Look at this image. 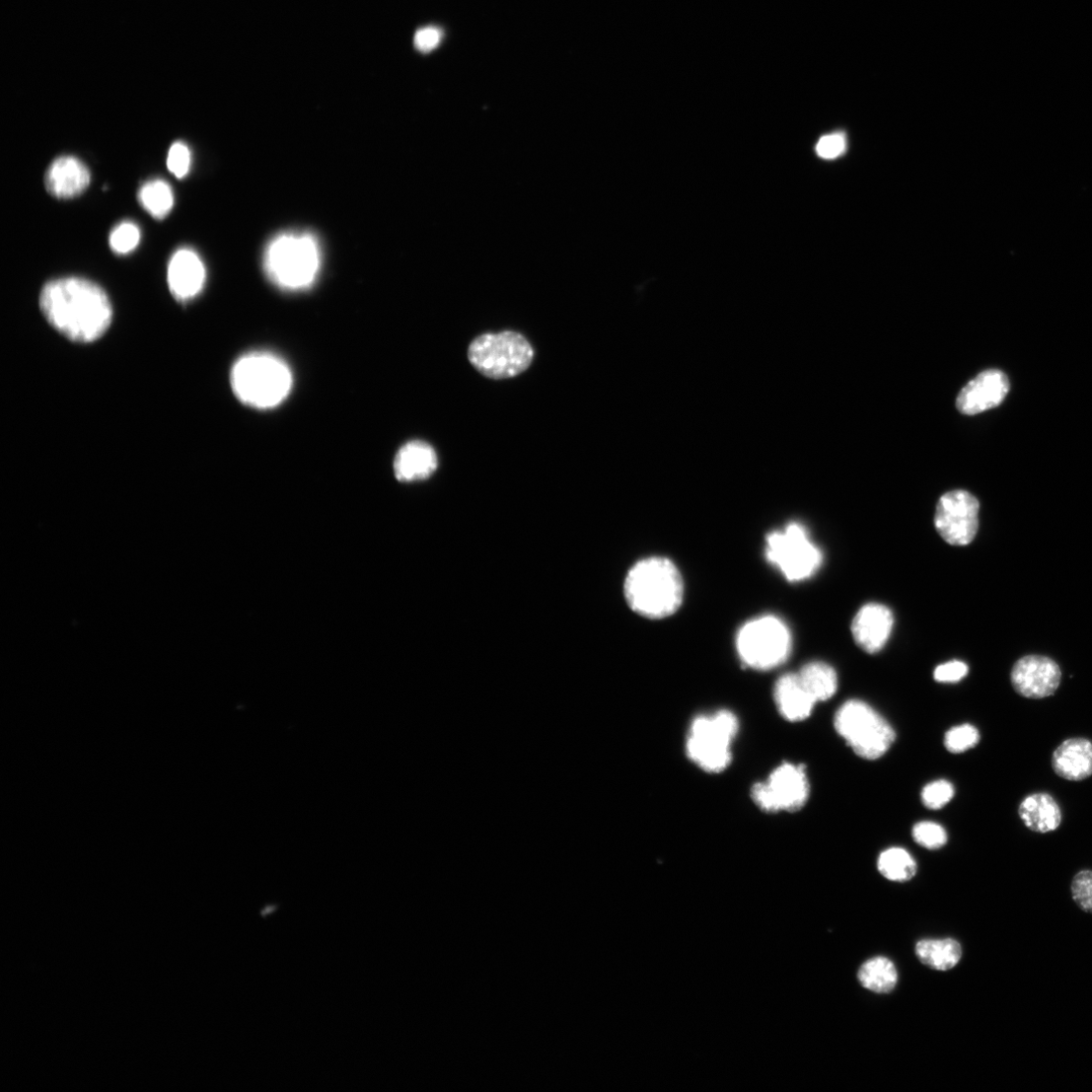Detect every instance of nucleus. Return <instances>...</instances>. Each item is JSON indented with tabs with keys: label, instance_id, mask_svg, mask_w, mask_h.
<instances>
[{
	"label": "nucleus",
	"instance_id": "nucleus-30",
	"mask_svg": "<svg viewBox=\"0 0 1092 1092\" xmlns=\"http://www.w3.org/2000/svg\"><path fill=\"white\" fill-rule=\"evenodd\" d=\"M913 839L921 847L936 850L946 843V833L942 827L932 822H922L913 828Z\"/></svg>",
	"mask_w": 1092,
	"mask_h": 1092
},
{
	"label": "nucleus",
	"instance_id": "nucleus-18",
	"mask_svg": "<svg viewBox=\"0 0 1092 1092\" xmlns=\"http://www.w3.org/2000/svg\"><path fill=\"white\" fill-rule=\"evenodd\" d=\"M1017 813L1026 828L1037 834L1057 831L1063 820L1057 800L1047 792L1027 795L1019 804Z\"/></svg>",
	"mask_w": 1092,
	"mask_h": 1092
},
{
	"label": "nucleus",
	"instance_id": "nucleus-26",
	"mask_svg": "<svg viewBox=\"0 0 1092 1092\" xmlns=\"http://www.w3.org/2000/svg\"><path fill=\"white\" fill-rule=\"evenodd\" d=\"M980 742L977 728L971 724L955 726L946 733L944 746L951 753L959 754L975 748Z\"/></svg>",
	"mask_w": 1092,
	"mask_h": 1092
},
{
	"label": "nucleus",
	"instance_id": "nucleus-28",
	"mask_svg": "<svg viewBox=\"0 0 1092 1092\" xmlns=\"http://www.w3.org/2000/svg\"><path fill=\"white\" fill-rule=\"evenodd\" d=\"M1071 896L1075 905L1092 914V870L1077 872L1071 882Z\"/></svg>",
	"mask_w": 1092,
	"mask_h": 1092
},
{
	"label": "nucleus",
	"instance_id": "nucleus-21",
	"mask_svg": "<svg viewBox=\"0 0 1092 1092\" xmlns=\"http://www.w3.org/2000/svg\"><path fill=\"white\" fill-rule=\"evenodd\" d=\"M918 960L936 971H948L958 965L962 958V946L954 938L921 939L915 945Z\"/></svg>",
	"mask_w": 1092,
	"mask_h": 1092
},
{
	"label": "nucleus",
	"instance_id": "nucleus-20",
	"mask_svg": "<svg viewBox=\"0 0 1092 1092\" xmlns=\"http://www.w3.org/2000/svg\"><path fill=\"white\" fill-rule=\"evenodd\" d=\"M774 696L781 715L792 722L809 718L817 703L798 674L782 676L776 683Z\"/></svg>",
	"mask_w": 1092,
	"mask_h": 1092
},
{
	"label": "nucleus",
	"instance_id": "nucleus-22",
	"mask_svg": "<svg viewBox=\"0 0 1092 1092\" xmlns=\"http://www.w3.org/2000/svg\"><path fill=\"white\" fill-rule=\"evenodd\" d=\"M858 980L867 990L878 994H889L898 985L899 973L892 960L879 956L866 961L860 967Z\"/></svg>",
	"mask_w": 1092,
	"mask_h": 1092
},
{
	"label": "nucleus",
	"instance_id": "nucleus-17",
	"mask_svg": "<svg viewBox=\"0 0 1092 1092\" xmlns=\"http://www.w3.org/2000/svg\"><path fill=\"white\" fill-rule=\"evenodd\" d=\"M1054 773L1067 781L1080 782L1092 776V742L1085 738L1063 741L1053 752Z\"/></svg>",
	"mask_w": 1092,
	"mask_h": 1092
},
{
	"label": "nucleus",
	"instance_id": "nucleus-11",
	"mask_svg": "<svg viewBox=\"0 0 1092 1092\" xmlns=\"http://www.w3.org/2000/svg\"><path fill=\"white\" fill-rule=\"evenodd\" d=\"M979 509L978 500L966 491L945 493L936 505V532L949 545L964 546L971 544L978 532Z\"/></svg>",
	"mask_w": 1092,
	"mask_h": 1092
},
{
	"label": "nucleus",
	"instance_id": "nucleus-15",
	"mask_svg": "<svg viewBox=\"0 0 1092 1092\" xmlns=\"http://www.w3.org/2000/svg\"><path fill=\"white\" fill-rule=\"evenodd\" d=\"M206 272L198 254L189 248L179 249L172 257L168 281L173 296L180 302L195 298L203 288Z\"/></svg>",
	"mask_w": 1092,
	"mask_h": 1092
},
{
	"label": "nucleus",
	"instance_id": "nucleus-7",
	"mask_svg": "<svg viewBox=\"0 0 1092 1092\" xmlns=\"http://www.w3.org/2000/svg\"><path fill=\"white\" fill-rule=\"evenodd\" d=\"M835 727L853 751L866 760L882 758L896 741L892 725L860 700H850L840 707Z\"/></svg>",
	"mask_w": 1092,
	"mask_h": 1092
},
{
	"label": "nucleus",
	"instance_id": "nucleus-24",
	"mask_svg": "<svg viewBox=\"0 0 1092 1092\" xmlns=\"http://www.w3.org/2000/svg\"><path fill=\"white\" fill-rule=\"evenodd\" d=\"M878 867L884 878L895 883L911 881L917 870L912 856L902 848H891L882 853Z\"/></svg>",
	"mask_w": 1092,
	"mask_h": 1092
},
{
	"label": "nucleus",
	"instance_id": "nucleus-29",
	"mask_svg": "<svg viewBox=\"0 0 1092 1092\" xmlns=\"http://www.w3.org/2000/svg\"><path fill=\"white\" fill-rule=\"evenodd\" d=\"M954 793V787L950 782L937 780L923 788L921 797L927 809L939 810L950 803Z\"/></svg>",
	"mask_w": 1092,
	"mask_h": 1092
},
{
	"label": "nucleus",
	"instance_id": "nucleus-6",
	"mask_svg": "<svg viewBox=\"0 0 1092 1092\" xmlns=\"http://www.w3.org/2000/svg\"><path fill=\"white\" fill-rule=\"evenodd\" d=\"M739 728L738 717L728 710L697 716L687 738L689 759L706 772H722L732 762V746Z\"/></svg>",
	"mask_w": 1092,
	"mask_h": 1092
},
{
	"label": "nucleus",
	"instance_id": "nucleus-8",
	"mask_svg": "<svg viewBox=\"0 0 1092 1092\" xmlns=\"http://www.w3.org/2000/svg\"><path fill=\"white\" fill-rule=\"evenodd\" d=\"M737 649L746 666L757 671H768L789 658L792 636L784 621L766 615L743 625L737 635Z\"/></svg>",
	"mask_w": 1092,
	"mask_h": 1092
},
{
	"label": "nucleus",
	"instance_id": "nucleus-12",
	"mask_svg": "<svg viewBox=\"0 0 1092 1092\" xmlns=\"http://www.w3.org/2000/svg\"><path fill=\"white\" fill-rule=\"evenodd\" d=\"M1062 672L1059 665L1041 654H1029L1019 659L1010 672L1014 691L1027 699L1041 700L1053 696L1060 687Z\"/></svg>",
	"mask_w": 1092,
	"mask_h": 1092
},
{
	"label": "nucleus",
	"instance_id": "nucleus-1",
	"mask_svg": "<svg viewBox=\"0 0 1092 1092\" xmlns=\"http://www.w3.org/2000/svg\"><path fill=\"white\" fill-rule=\"evenodd\" d=\"M40 307L48 322L72 341L89 343L109 329L113 308L105 290L80 277L49 281L42 289Z\"/></svg>",
	"mask_w": 1092,
	"mask_h": 1092
},
{
	"label": "nucleus",
	"instance_id": "nucleus-4",
	"mask_svg": "<svg viewBox=\"0 0 1092 1092\" xmlns=\"http://www.w3.org/2000/svg\"><path fill=\"white\" fill-rule=\"evenodd\" d=\"M321 248L309 233L289 232L276 236L267 246L264 268L268 278L285 290L310 287L321 268Z\"/></svg>",
	"mask_w": 1092,
	"mask_h": 1092
},
{
	"label": "nucleus",
	"instance_id": "nucleus-16",
	"mask_svg": "<svg viewBox=\"0 0 1092 1092\" xmlns=\"http://www.w3.org/2000/svg\"><path fill=\"white\" fill-rule=\"evenodd\" d=\"M91 183V173L84 163L73 157L55 160L45 175L48 192L59 199L81 195Z\"/></svg>",
	"mask_w": 1092,
	"mask_h": 1092
},
{
	"label": "nucleus",
	"instance_id": "nucleus-33",
	"mask_svg": "<svg viewBox=\"0 0 1092 1092\" xmlns=\"http://www.w3.org/2000/svg\"><path fill=\"white\" fill-rule=\"evenodd\" d=\"M968 672L969 669L965 663L951 661L937 666L933 672V677L939 683H957L964 679Z\"/></svg>",
	"mask_w": 1092,
	"mask_h": 1092
},
{
	"label": "nucleus",
	"instance_id": "nucleus-13",
	"mask_svg": "<svg viewBox=\"0 0 1092 1092\" xmlns=\"http://www.w3.org/2000/svg\"><path fill=\"white\" fill-rule=\"evenodd\" d=\"M895 619L890 608L879 603L863 606L852 622L856 643L868 653H878L887 644Z\"/></svg>",
	"mask_w": 1092,
	"mask_h": 1092
},
{
	"label": "nucleus",
	"instance_id": "nucleus-10",
	"mask_svg": "<svg viewBox=\"0 0 1092 1092\" xmlns=\"http://www.w3.org/2000/svg\"><path fill=\"white\" fill-rule=\"evenodd\" d=\"M810 784L803 766L786 763L772 772L766 782L754 785L752 797L764 812H796L805 807Z\"/></svg>",
	"mask_w": 1092,
	"mask_h": 1092
},
{
	"label": "nucleus",
	"instance_id": "nucleus-9",
	"mask_svg": "<svg viewBox=\"0 0 1092 1092\" xmlns=\"http://www.w3.org/2000/svg\"><path fill=\"white\" fill-rule=\"evenodd\" d=\"M765 555L789 581L810 578L823 562L822 551L813 544L806 528L797 523L767 536Z\"/></svg>",
	"mask_w": 1092,
	"mask_h": 1092
},
{
	"label": "nucleus",
	"instance_id": "nucleus-14",
	"mask_svg": "<svg viewBox=\"0 0 1092 1092\" xmlns=\"http://www.w3.org/2000/svg\"><path fill=\"white\" fill-rule=\"evenodd\" d=\"M1008 391V379L1002 372L985 371L963 388L957 398V408L967 415L982 413L997 407Z\"/></svg>",
	"mask_w": 1092,
	"mask_h": 1092
},
{
	"label": "nucleus",
	"instance_id": "nucleus-34",
	"mask_svg": "<svg viewBox=\"0 0 1092 1092\" xmlns=\"http://www.w3.org/2000/svg\"><path fill=\"white\" fill-rule=\"evenodd\" d=\"M443 40L441 29L430 26L420 29L414 37V45L422 53H429L440 46Z\"/></svg>",
	"mask_w": 1092,
	"mask_h": 1092
},
{
	"label": "nucleus",
	"instance_id": "nucleus-31",
	"mask_svg": "<svg viewBox=\"0 0 1092 1092\" xmlns=\"http://www.w3.org/2000/svg\"><path fill=\"white\" fill-rule=\"evenodd\" d=\"M190 152L182 142L173 144L168 158V168L178 179L184 178L190 169Z\"/></svg>",
	"mask_w": 1092,
	"mask_h": 1092
},
{
	"label": "nucleus",
	"instance_id": "nucleus-5",
	"mask_svg": "<svg viewBox=\"0 0 1092 1092\" xmlns=\"http://www.w3.org/2000/svg\"><path fill=\"white\" fill-rule=\"evenodd\" d=\"M469 360L483 376L506 380L526 372L533 363L535 351L521 333L503 331L476 338L469 347Z\"/></svg>",
	"mask_w": 1092,
	"mask_h": 1092
},
{
	"label": "nucleus",
	"instance_id": "nucleus-3",
	"mask_svg": "<svg viewBox=\"0 0 1092 1092\" xmlns=\"http://www.w3.org/2000/svg\"><path fill=\"white\" fill-rule=\"evenodd\" d=\"M236 397L256 409L281 404L293 387V375L287 364L269 352H251L240 357L231 372Z\"/></svg>",
	"mask_w": 1092,
	"mask_h": 1092
},
{
	"label": "nucleus",
	"instance_id": "nucleus-23",
	"mask_svg": "<svg viewBox=\"0 0 1092 1092\" xmlns=\"http://www.w3.org/2000/svg\"><path fill=\"white\" fill-rule=\"evenodd\" d=\"M798 676L817 702L829 700L838 690L837 673L826 663H809L800 670Z\"/></svg>",
	"mask_w": 1092,
	"mask_h": 1092
},
{
	"label": "nucleus",
	"instance_id": "nucleus-19",
	"mask_svg": "<svg viewBox=\"0 0 1092 1092\" xmlns=\"http://www.w3.org/2000/svg\"><path fill=\"white\" fill-rule=\"evenodd\" d=\"M439 467L434 449L427 443L414 441L398 452L394 462L396 478L403 483L419 482L430 478Z\"/></svg>",
	"mask_w": 1092,
	"mask_h": 1092
},
{
	"label": "nucleus",
	"instance_id": "nucleus-25",
	"mask_svg": "<svg viewBox=\"0 0 1092 1092\" xmlns=\"http://www.w3.org/2000/svg\"><path fill=\"white\" fill-rule=\"evenodd\" d=\"M138 199L142 206L159 220H163L175 204L171 185L162 180L146 182L138 192Z\"/></svg>",
	"mask_w": 1092,
	"mask_h": 1092
},
{
	"label": "nucleus",
	"instance_id": "nucleus-2",
	"mask_svg": "<svg viewBox=\"0 0 1092 1092\" xmlns=\"http://www.w3.org/2000/svg\"><path fill=\"white\" fill-rule=\"evenodd\" d=\"M684 579L677 565L664 556L638 560L624 580V596L632 611L648 619H664L682 606Z\"/></svg>",
	"mask_w": 1092,
	"mask_h": 1092
},
{
	"label": "nucleus",
	"instance_id": "nucleus-27",
	"mask_svg": "<svg viewBox=\"0 0 1092 1092\" xmlns=\"http://www.w3.org/2000/svg\"><path fill=\"white\" fill-rule=\"evenodd\" d=\"M141 232L139 227L132 222H123L118 225L110 235L112 250L120 255L132 252L139 245Z\"/></svg>",
	"mask_w": 1092,
	"mask_h": 1092
},
{
	"label": "nucleus",
	"instance_id": "nucleus-32",
	"mask_svg": "<svg viewBox=\"0 0 1092 1092\" xmlns=\"http://www.w3.org/2000/svg\"><path fill=\"white\" fill-rule=\"evenodd\" d=\"M847 148L846 137L841 133L823 137L817 144V154L825 160H835L841 157Z\"/></svg>",
	"mask_w": 1092,
	"mask_h": 1092
}]
</instances>
